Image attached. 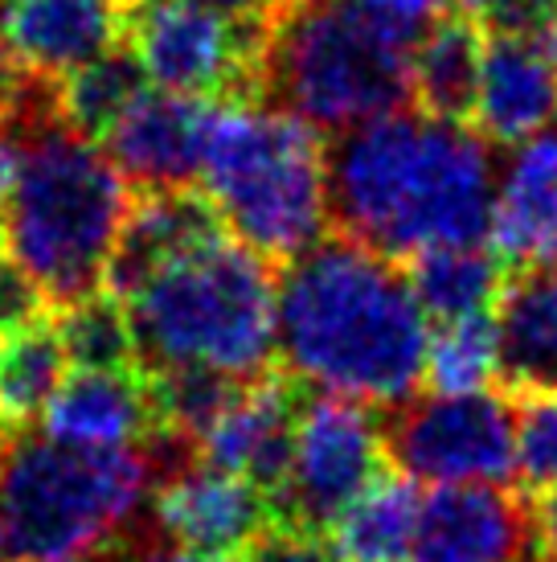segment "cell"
I'll return each instance as SVG.
<instances>
[{
    "mask_svg": "<svg viewBox=\"0 0 557 562\" xmlns=\"http://www.w3.org/2000/svg\"><path fill=\"white\" fill-rule=\"evenodd\" d=\"M427 345V313L386 255L325 235L278 267L275 361L299 386L382 415L414 398Z\"/></svg>",
    "mask_w": 557,
    "mask_h": 562,
    "instance_id": "6da1fadb",
    "label": "cell"
},
{
    "mask_svg": "<svg viewBox=\"0 0 557 562\" xmlns=\"http://www.w3.org/2000/svg\"><path fill=\"white\" fill-rule=\"evenodd\" d=\"M328 226L394 263L488 247L500 165L476 127L406 108L325 144Z\"/></svg>",
    "mask_w": 557,
    "mask_h": 562,
    "instance_id": "7a4b0ae2",
    "label": "cell"
},
{
    "mask_svg": "<svg viewBox=\"0 0 557 562\" xmlns=\"http://www.w3.org/2000/svg\"><path fill=\"white\" fill-rule=\"evenodd\" d=\"M418 37V25L370 0H275L259 30L250 108L337 140L414 108Z\"/></svg>",
    "mask_w": 557,
    "mask_h": 562,
    "instance_id": "3957f363",
    "label": "cell"
},
{
    "mask_svg": "<svg viewBox=\"0 0 557 562\" xmlns=\"http://www.w3.org/2000/svg\"><path fill=\"white\" fill-rule=\"evenodd\" d=\"M160 484L139 448H78L13 431L0 456L4 562H124L144 542L136 517Z\"/></svg>",
    "mask_w": 557,
    "mask_h": 562,
    "instance_id": "277c9868",
    "label": "cell"
},
{
    "mask_svg": "<svg viewBox=\"0 0 557 562\" xmlns=\"http://www.w3.org/2000/svg\"><path fill=\"white\" fill-rule=\"evenodd\" d=\"M278 267L226 231L181 250L124 300L139 374L214 370L254 382L275 370Z\"/></svg>",
    "mask_w": 557,
    "mask_h": 562,
    "instance_id": "5b68a950",
    "label": "cell"
},
{
    "mask_svg": "<svg viewBox=\"0 0 557 562\" xmlns=\"http://www.w3.org/2000/svg\"><path fill=\"white\" fill-rule=\"evenodd\" d=\"M202 193L217 222L271 267L325 238V140L292 115L217 108L202 160Z\"/></svg>",
    "mask_w": 557,
    "mask_h": 562,
    "instance_id": "8992f818",
    "label": "cell"
},
{
    "mask_svg": "<svg viewBox=\"0 0 557 562\" xmlns=\"http://www.w3.org/2000/svg\"><path fill=\"white\" fill-rule=\"evenodd\" d=\"M308 391V386H304ZM382 415L337 394H304L295 419L292 472L266 497L275 530L328 538L337 517L382 472Z\"/></svg>",
    "mask_w": 557,
    "mask_h": 562,
    "instance_id": "52a82bcc",
    "label": "cell"
},
{
    "mask_svg": "<svg viewBox=\"0 0 557 562\" xmlns=\"http://www.w3.org/2000/svg\"><path fill=\"white\" fill-rule=\"evenodd\" d=\"M394 472L434 484H504L516 452V398L504 391L422 394L382 415Z\"/></svg>",
    "mask_w": 557,
    "mask_h": 562,
    "instance_id": "ba28073f",
    "label": "cell"
},
{
    "mask_svg": "<svg viewBox=\"0 0 557 562\" xmlns=\"http://www.w3.org/2000/svg\"><path fill=\"white\" fill-rule=\"evenodd\" d=\"M263 25H234L193 0H132L127 46L156 91L250 108Z\"/></svg>",
    "mask_w": 557,
    "mask_h": 562,
    "instance_id": "9c48e42d",
    "label": "cell"
},
{
    "mask_svg": "<svg viewBox=\"0 0 557 562\" xmlns=\"http://www.w3.org/2000/svg\"><path fill=\"white\" fill-rule=\"evenodd\" d=\"M132 0H0V63L66 82L127 42Z\"/></svg>",
    "mask_w": 557,
    "mask_h": 562,
    "instance_id": "30bf717a",
    "label": "cell"
},
{
    "mask_svg": "<svg viewBox=\"0 0 557 562\" xmlns=\"http://www.w3.org/2000/svg\"><path fill=\"white\" fill-rule=\"evenodd\" d=\"M533 554V509L516 488L439 484L418 505L406 562H528Z\"/></svg>",
    "mask_w": 557,
    "mask_h": 562,
    "instance_id": "8fae6325",
    "label": "cell"
},
{
    "mask_svg": "<svg viewBox=\"0 0 557 562\" xmlns=\"http://www.w3.org/2000/svg\"><path fill=\"white\" fill-rule=\"evenodd\" d=\"M217 103L169 91H144L103 132V157L127 181V189H193L202 181L205 140Z\"/></svg>",
    "mask_w": 557,
    "mask_h": 562,
    "instance_id": "7c38bea8",
    "label": "cell"
},
{
    "mask_svg": "<svg viewBox=\"0 0 557 562\" xmlns=\"http://www.w3.org/2000/svg\"><path fill=\"white\" fill-rule=\"evenodd\" d=\"M304 386L283 370L242 382L230 406L209 423L197 439V464L247 476L263 497L278 493L295 456V419H299Z\"/></svg>",
    "mask_w": 557,
    "mask_h": 562,
    "instance_id": "4fadbf2b",
    "label": "cell"
},
{
    "mask_svg": "<svg viewBox=\"0 0 557 562\" xmlns=\"http://www.w3.org/2000/svg\"><path fill=\"white\" fill-rule=\"evenodd\" d=\"M152 521L181 550L242 559L271 530V505L247 476L189 464L152 488Z\"/></svg>",
    "mask_w": 557,
    "mask_h": 562,
    "instance_id": "5bb4252c",
    "label": "cell"
},
{
    "mask_svg": "<svg viewBox=\"0 0 557 562\" xmlns=\"http://www.w3.org/2000/svg\"><path fill=\"white\" fill-rule=\"evenodd\" d=\"M488 243L496 259L516 271L557 263V124L516 144L504 160Z\"/></svg>",
    "mask_w": 557,
    "mask_h": 562,
    "instance_id": "9a60e30c",
    "label": "cell"
},
{
    "mask_svg": "<svg viewBox=\"0 0 557 562\" xmlns=\"http://www.w3.org/2000/svg\"><path fill=\"white\" fill-rule=\"evenodd\" d=\"M46 436L78 448H139L156 436L152 386L139 370H75L42 411Z\"/></svg>",
    "mask_w": 557,
    "mask_h": 562,
    "instance_id": "2e32d148",
    "label": "cell"
},
{
    "mask_svg": "<svg viewBox=\"0 0 557 562\" xmlns=\"http://www.w3.org/2000/svg\"><path fill=\"white\" fill-rule=\"evenodd\" d=\"M492 321L500 391L512 398L557 394V263L504 276Z\"/></svg>",
    "mask_w": 557,
    "mask_h": 562,
    "instance_id": "e0dca14e",
    "label": "cell"
},
{
    "mask_svg": "<svg viewBox=\"0 0 557 562\" xmlns=\"http://www.w3.org/2000/svg\"><path fill=\"white\" fill-rule=\"evenodd\" d=\"M549 124H557V70L549 58L533 37L488 33L471 127L488 144H525Z\"/></svg>",
    "mask_w": 557,
    "mask_h": 562,
    "instance_id": "ac0fdd59",
    "label": "cell"
},
{
    "mask_svg": "<svg viewBox=\"0 0 557 562\" xmlns=\"http://www.w3.org/2000/svg\"><path fill=\"white\" fill-rule=\"evenodd\" d=\"M221 235L214 205L205 202L202 189H148L132 198L120 243L111 250L103 292L124 304L136 296V288L160 267L177 259L181 250L197 247L205 238Z\"/></svg>",
    "mask_w": 557,
    "mask_h": 562,
    "instance_id": "d6986e66",
    "label": "cell"
},
{
    "mask_svg": "<svg viewBox=\"0 0 557 562\" xmlns=\"http://www.w3.org/2000/svg\"><path fill=\"white\" fill-rule=\"evenodd\" d=\"M484 37L480 16L459 9L434 16L414 49V111L459 127L476 120Z\"/></svg>",
    "mask_w": 557,
    "mask_h": 562,
    "instance_id": "ffe728a7",
    "label": "cell"
},
{
    "mask_svg": "<svg viewBox=\"0 0 557 562\" xmlns=\"http://www.w3.org/2000/svg\"><path fill=\"white\" fill-rule=\"evenodd\" d=\"M418 488L410 476L382 469L370 488L337 517L328 530V550L337 562H406L418 526Z\"/></svg>",
    "mask_w": 557,
    "mask_h": 562,
    "instance_id": "44dd1931",
    "label": "cell"
},
{
    "mask_svg": "<svg viewBox=\"0 0 557 562\" xmlns=\"http://www.w3.org/2000/svg\"><path fill=\"white\" fill-rule=\"evenodd\" d=\"M406 280L418 308L439 325H451L464 316L492 313L504 288V263L488 247L422 250L406 267Z\"/></svg>",
    "mask_w": 557,
    "mask_h": 562,
    "instance_id": "7402d4cb",
    "label": "cell"
},
{
    "mask_svg": "<svg viewBox=\"0 0 557 562\" xmlns=\"http://www.w3.org/2000/svg\"><path fill=\"white\" fill-rule=\"evenodd\" d=\"M66 345L54 313L0 337V427L30 431L66 378Z\"/></svg>",
    "mask_w": 557,
    "mask_h": 562,
    "instance_id": "603a6c76",
    "label": "cell"
},
{
    "mask_svg": "<svg viewBox=\"0 0 557 562\" xmlns=\"http://www.w3.org/2000/svg\"><path fill=\"white\" fill-rule=\"evenodd\" d=\"M139 91H144V70L124 42L120 49H111L107 58H99L62 82V111L75 132L99 144L103 132L124 115V108Z\"/></svg>",
    "mask_w": 557,
    "mask_h": 562,
    "instance_id": "cb8c5ba5",
    "label": "cell"
},
{
    "mask_svg": "<svg viewBox=\"0 0 557 562\" xmlns=\"http://www.w3.org/2000/svg\"><path fill=\"white\" fill-rule=\"evenodd\" d=\"M496 378V321L476 313L464 321L439 325L427 345V374L431 394H480Z\"/></svg>",
    "mask_w": 557,
    "mask_h": 562,
    "instance_id": "d4e9b609",
    "label": "cell"
},
{
    "mask_svg": "<svg viewBox=\"0 0 557 562\" xmlns=\"http://www.w3.org/2000/svg\"><path fill=\"white\" fill-rule=\"evenodd\" d=\"M54 325L66 345V361L75 370H139L127 308L107 292L54 313Z\"/></svg>",
    "mask_w": 557,
    "mask_h": 562,
    "instance_id": "484cf974",
    "label": "cell"
},
{
    "mask_svg": "<svg viewBox=\"0 0 557 562\" xmlns=\"http://www.w3.org/2000/svg\"><path fill=\"white\" fill-rule=\"evenodd\" d=\"M512 481L521 497H542L557 488V394L516 398V452Z\"/></svg>",
    "mask_w": 557,
    "mask_h": 562,
    "instance_id": "4316f807",
    "label": "cell"
},
{
    "mask_svg": "<svg viewBox=\"0 0 557 562\" xmlns=\"http://www.w3.org/2000/svg\"><path fill=\"white\" fill-rule=\"evenodd\" d=\"M49 316V304L42 296V288L30 280V271L25 267H16L4 247H0V337H9L16 328L33 325V321H42Z\"/></svg>",
    "mask_w": 557,
    "mask_h": 562,
    "instance_id": "83f0119b",
    "label": "cell"
},
{
    "mask_svg": "<svg viewBox=\"0 0 557 562\" xmlns=\"http://www.w3.org/2000/svg\"><path fill=\"white\" fill-rule=\"evenodd\" d=\"M238 562H337V559H332L325 538H308V533L275 530L271 526Z\"/></svg>",
    "mask_w": 557,
    "mask_h": 562,
    "instance_id": "f1b7e54d",
    "label": "cell"
},
{
    "mask_svg": "<svg viewBox=\"0 0 557 562\" xmlns=\"http://www.w3.org/2000/svg\"><path fill=\"white\" fill-rule=\"evenodd\" d=\"M382 13L398 16V21H410L418 30H427L434 16L451 13V0H370Z\"/></svg>",
    "mask_w": 557,
    "mask_h": 562,
    "instance_id": "f546056e",
    "label": "cell"
},
{
    "mask_svg": "<svg viewBox=\"0 0 557 562\" xmlns=\"http://www.w3.org/2000/svg\"><path fill=\"white\" fill-rule=\"evenodd\" d=\"M193 4H202L209 13L226 16L234 25H263L266 13L275 9V0H193Z\"/></svg>",
    "mask_w": 557,
    "mask_h": 562,
    "instance_id": "4dcf8cb0",
    "label": "cell"
},
{
    "mask_svg": "<svg viewBox=\"0 0 557 562\" xmlns=\"http://www.w3.org/2000/svg\"><path fill=\"white\" fill-rule=\"evenodd\" d=\"M533 530H537V547L545 559L557 562V488L533 497Z\"/></svg>",
    "mask_w": 557,
    "mask_h": 562,
    "instance_id": "1f68e13d",
    "label": "cell"
},
{
    "mask_svg": "<svg viewBox=\"0 0 557 562\" xmlns=\"http://www.w3.org/2000/svg\"><path fill=\"white\" fill-rule=\"evenodd\" d=\"M127 562H238V559H209V554H193V550H181V547H160L156 533H148V538L132 550Z\"/></svg>",
    "mask_w": 557,
    "mask_h": 562,
    "instance_id": "d6a6232c",
    "label": "cell"
},
{
    "mask_svg": "<svg viewBox=\"0 0 557 562\" xmlns=\"http://www.w3.org/2000/svg\"><path fill=\"white\" fill-rule=\"evenodd\" d=\"M13 169H16L13 144L0 140V214H4V202H9V189H13Z\"/></svg>",
    "mask_w": 557,
    "mask_h": 562,
    "instance_id": "836d02e7",
    "label": "cell"
},
{
    "mask_svg": "<svg viewBox=\"0 0 557 562\" xmlns=\"http://www.w3.org/2000/svg\"><path fill=\"white\" fill-rule=\"evenodd\" d=\"M533 42H537V49H542L545 58H549V66L557 70V13L545 16L542 30H537V37H533Z\"/></svg>",
    "mask_w": 557,
    "mask_h": 562,
    "instance_id": "e575fe53",
    "label": "cell"
},
{
    "mask_svg": "<svg viewBox=\"0 0 557 562\" xmlns=\"http://www.w3.org/2000/svg\"><path fill=\"white\" fill-rule=\"evenodd\" d=\"M459 4V13H471V16H488L496 4H504V0H455Z\"/></svg>",
    "mask_w": 557,
    "mask_h": 562,
    "instance_id": "d590c367",
    "label": "cell"
},
{
    "mask_svg": "<svg viewBox=\"0 0 557 562\" xmlns=\"http://www.w3.org/2000/svg\"><path fill=\"white\" fill-rule=\"evenodd\" d=\"M525 4H528V9H533L537 16H542V21H545L549 13H557V0H525Z\"/></svg>",
    "mask_w": 557,
    "mask_h": 562,
    "instance_id": "8d00e7d4",
    "label": "cell"
},
{
    "mask_svg": "<svg viewBox=\"0 0 557 562\" xmlns=\"http://www.w3.org/2000/svg\"><path fill=\"white\" fill-rule=\"evenodd\" d=\"M4 443H9V431H4V427H0V456H4Z\"/></svg>",
    "mask_w": 557,
    "mask_h": 562,
    "instance_id": "74e56055",
    "label": "cell"
},
{
    "mask_svg": "<svg viewBox=\"0 0 557 562\" xmlns=\"http://www.w3.org/2000/svg\"><path fill=\"white\" fill-rule=\"evenodd\" d=\"M0 562H4V533H0Z\"/></svg>",
    "mask_w": 557,
    "mask_h": 562,
    "instance_id": "f35d334b",
    "label": "cell"
}]
</instances>
